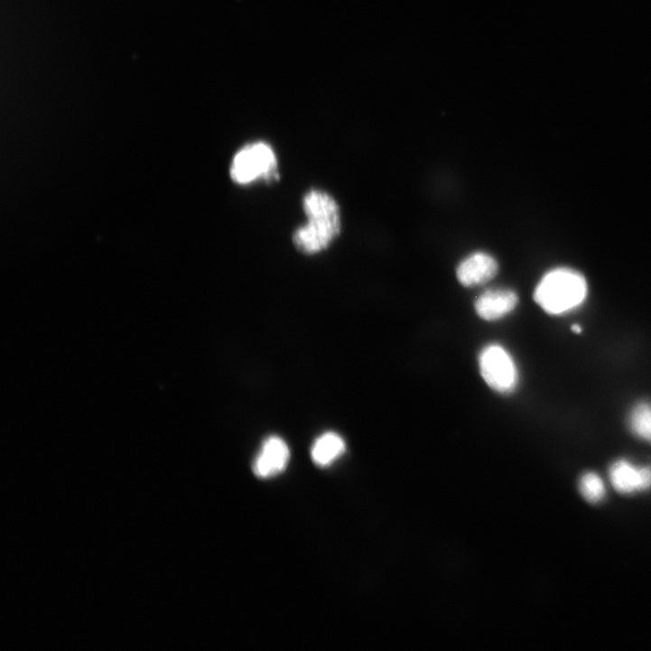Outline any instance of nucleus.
I'll list each match as a JSON object with an SVG mask.
<instances>
[{
	"label": "nucleus",
	"instance_id": "obj_1",
	"mask_svg": "<svg viewBox=\"0 0 651 651\" xmlns=\"http://www.w3.org/2000/svg\"><path fill=\"white\" fill-rule=\"evenodd\" d=\"M307 223L293 235L296 250L305 256L321 254L329 249L341 234V212L336 200L328 192L311 190L302 199Z\"/></svg>",
	"mask_w": 651,
	"mask_h": 651
},
{
	"label": "nucleus",
	"instance_id": "obj_2",
	"mask_svg": "<svg viewBox=\"0 0 651 651\" xmlns=\"http://www.w3.org/2000/svg\"><path fill=\"white\" fill-rule=\"evenodd\" d=\"M587 283L582 274L569 268L549 271L535 291V301L551 315L566 313L580 306L587 296Z\"/></svg>",
	"mask_w": 651,
	"mask_h": 651
},
{
	"label": "nucleus",
	"instance_id": "obj_3",
	"mask_svg": "<svg viewBox=\"0 0 651 651\" xmlns=\"http://www.w3.org/2000/svg\"><path fill=\"white\" fill-rule=\"evenodd\" d=\"M229 175L234 183L243 187L278 181V159L274 148L264 141L245 145L235 154Z\"/></svg>",
	"mask_w": 651,
	"mask_h": 651
},
{
	"label": "nucleus",
	"instance_id": "obj_4",
	"mask_svg": "<svg viewBox=\"0 0 651 651\" xmlns=\"http://www.w3.org/2000/svg\"><path fill=\"white\" fill-rule=\"evenodd\" d=\"M481 376L488 386L499 393L513 391L518 382V373L510 354L501 346H487L479 358Z\"/></svg>",
	"mask_w": 651,
	"mask_h": 651
},
{
	"label": "nucleus",
	"instance_id": "obj_5",
	"mask_svg": "<svg viewBox=\"0 0 651 651\" xmlns=\"http://www.w3.org/2000/svg\"><path fill=\"white\" fill-rule=\"evenodd\" d=\"M290 449L287 443L278 436L266 439L254 462L255 474L268 479L283 472L290 460Z\"/></svg>",
	"mask_w": 651,
	"mask_h": 651
},
{
	"label": "nucleus",
	"instance_id": "obj_6",
	"mask_svg": "<svg viewBox=\"0 0 651 651\" xmlns=\"http://www.w3.org/2000/svg\"><path fill=\"white\" fill-rule=\"evenodd\" d=\"M498 272V265L490 255L474 253L466 257L457 268V279L465 287L482 285L492 280Z\"/></svg>",
	"mask_w": 651,
	"mask_h": 651
},
{
	"label": "nucleus",
	"instance_id": "obj_7",
	"mask_svg": "<svg viewBox=\"0 0 651 651\" xmlns=\"http://www.w3.org/2000/svg\"><path fill=\"white\" fill-rule=\"evenodd\" d=\"M609 478L614 488L620 493L646 490L651 487V467H635L620 460L611 466Z\"/></svg>",
	"mask_w": 651,
	"mask_h": 651
},
{
	"label": "nucleus",
	"instance_id": "obj_8",
	"mask_svg": "<svg viewBox=\"0 0 651 651\" xmlns=\"http://www.w3.org/2000/svg\"><path fill=\"white\" fill-rule=\"evenodd\" d=\"M518 302L515 292L507 289H494L482 293L475 302L477 314L483 320L494 321L511 313Z\"/></svg>",
	"mask_w": 651,
	"mask_h": 651
},
{
	"label": "nucleus",
	"instance_id": "obj_9",
	"mask_svg": "<svg viewBox=\"0 0 651 651\" xmlns=\"http://www.w3.org/2000/svg\"><path fill=\"white\" fill-rule=\"evenodd\" d=\"M346 451V443L336 432H328L321 435L312 447V458L320 467H328Z\"/></svg>",
	"mask_w": 651,
	"mask_h": 651
},
{
	"label": "nucleus",
	"instance_id": "obj_10",
	"mask_svg": "<svg viewBox=\"0 0 651 651\" xmlns=\"http://www.w3.org/2000/svg\"><path fill=\"white\" fill-rule=\"evenodd\" d=\"M630 428L639 438L651 442V405H637L630 414Z\"/></svg>",
	"mask_w": 651,
	"mask_h": 651
},
{
	"label": "nucleus",
	"instance_id": "obj_11",
	"mask_svg": "<svg viewBox=\"0 0 651 651\" xmlns=\"http://www.w3.org/2000/svg\"><path fill=\"white\" fill-rule=\"evenodd\" d=\"M580 491L587 501L597 503L605 495L604 483L597 474L589 472L584 474L580 480Z\"/></svg>",
	"mask_w": 651,
	"mask_h": 651
},
{
	"label": "nucleus",
	"instance_id": "obj_12",
	"mask_svg": "<svg viewBox=\"0 0 651 651\" xmlns=\"http://www.w3.org/2000/svg\"><path fill=\"white\" fill-rule=\"evenodd\" d=\"M572 330L575 333H581V326L575 324V325H572Z\"/></svg>",
	"mask_w": 651,
	"mask_h": 651
}]
</instances>
